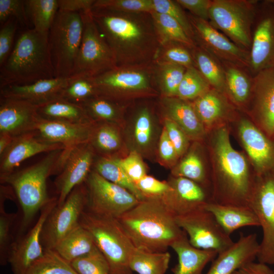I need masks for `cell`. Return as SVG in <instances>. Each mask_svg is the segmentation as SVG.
Returning <instances> with one entry per match:
<instances>
[{"instance_id":"2e32d148","label":"cell","mask_w":274,"mask_h":274,"mask_svg":"<svg viewBox=\"0 0 274 274\" xmlns=\"http://www.w3.org/2000/svg\"><path fill=\"white\" fill-rule=\"evenodd\" d=\"M95 153L89 142L80 144L67 152L63 151L57 164L58 175L54 181L57 206L64 202L77 186L85 182L92 170Z\"/></svg>"},{"instance_id":"9f6ffc18","label":"cell","mask_w":274,"mask_h":274,"mask_svg":"<svg viewBox=\"0 0 274 274\" xmlns=\"http://www.w3.org/2000/svg\"><path fill=\"white\" fill-rule=\"evenodd\" d=\"M18 20L11 18L2 25L0 30V66H2L12 51Z\"/></svg>"},{"instance_id":"4fadbf2b","label":"cell","mask_w":274,"mask_h":274,"mask_svg":"<svg viewBox=\"0 0 274 274\" xmlns=\"http://www.w3.org/2000/svg\"><path fill=\"white\" fill-rule=\"evenodd\" d=\"M249 206L262 229L257 258L258 262L274 265V174L256 176Z\"/></svg>"},{"instance_id":"ee69618b","label":"cell","mask_w":274,"mask_h":274,"mask_svg":"<svg viewBox=\"0 0 274 274\" xmlns=\"http://www.w3.org/2000/svg\"><path fill=\"white\" fill-rule=\"evenodd\" d=\"M75 77L62 92L61 98L81 106L98 96L97 89L92 77L74 76Z\"/></svg>"},{"instance_id":"ba28073f","label":"cell","mask_w":274,"mask_h":274,"mask_svg":"<svg viewBox=\"0 0 274 274\" xmlns=\"http://www.w3.org/2000/svg\"><path fill=\"white\" fill-rule=\"evenodd\" d=\"M83 32L81 13L58 10L48 33L55 77L72 76Z\"/></svg>"},{"instance_id":"94428289","label":"cell","mask_w":274,"mask_h":274,"mask_svg":"<svg viewBox=\"0 0 274 274\" xmlns=\"http://www.w3.org/2000/svg\"><path fill=\"white\" fill-rule=\"evenodd\" d=\"M159 154L160 158L166 162L174 161L178 157L164 128L162 131L159 139Z\"/></svg>"},{"instance_id":"f5cc1de1","label":"cell","mask_w":274,"mask_h":274,"mask_svg":"<svg viewBox=\"0 0 274 274\" xmlns=\"http://www.w3.org/2000/svg\"><path fill=\"white\" fill-rule=\"evenodd\" d=\"M27 17L24 1L0 0V22L1 25L11 18H15L18 21L26 24Z\"/></svg>"},{"instance_id":"b9f144b4","label":"cell","mask_w":274,"mask_h":274,"mask_svg":"<svg viewBox=\"0 0 274 274\" xmlns=\"http://www.w3.org/2000/svg\"><path fill=\"white\" fill-rule=\"evenodd\" d=\"M22 274H78L71 263L54 250H44L43 255Z\"/></svg>"},{"instance_id":"9c48e42d","label":"cell","mask_w":274,"mask_h":274,"mask_svg":"<svg viewBox=\"0 0 274 274\" xmlns=\"http://www.w3.org/2000/svg\"><path fill=\"white\" fill-rule=\"evenodd\" d=\"M259 3L251 0H213L209 21L234 44L250 52Z\"/></svg>"},{"instance_id":"7bdbcfd3","label":"cell","mask_w":274,"mask_h":274,"mask_svg":"<svg viewBox=\"0 0 274 274\" xmlns=\"http://www.w3.org/2000/svg\"><path fill=\"white\" fill-rule=\"evenodd\" d=\"M153 113L148 105L139 106L133 115V136L137 146L142 149L148 147L153 134Z\"/></svg>"},{"instance_id":"7a4b0ae2","label":"cell","mask_w":274,"mask_h":274,"mask_svg":"<svg viewBox=\"0 0 274 274\" xmlns=\"http://www.w3.org/2000/svg\"><path fill=\"white\" fill-rule=\"evenodd\" d=\"M118 219L135 248L144 251L165 252L185 233L161 198L146 197Z\"/></svg>"},{"instance_id":"cb8c5ba5","label":"cell","mask_w":274,"mask_h":274,"mask_svg":"<svg viewBox=\"0 0 274 274\" xmlns=\"http://www.w3.org/2000/svg\"><path fill=\"white\" fill-rule=\"evenodd\" d=\"M74 77H55L29 84L7 86L1 88V98L22 100L39 106L61 98L62 91Z\"/></svg>"},{"instance_id":"ab89813d","label":"cell","mask_w":274,"mask_h":274,"mask_svg":"<svg viewBox=\"0 0 274 274\" xmlns=\"http://www.w3.org/2000/svg\"><path fill=\"white\" fill-rule=\"evenodd\" d=\"M27 15L33 29L41 33H49L58 11V0L24 1Z\"/></svg>"},{"instance_id":"681fc988","label":"cell","mask_w":274,"mask_h":274,"mask_svg":"<svg viewBox=\"0 0 274 274\" xmlns=\"http://www.w3.org/2000/svg\"><path fill=\"white\" fill-rule=\"evenodd\" d=\"M175 177L192 180L199 184L207 183L206 171L200 157L194 152L189 153L174 172Z\"/></svg>"},{"instance_id":"e0dca14e","label":"cell","mask_w":274,"mask_h":274,"mask_svg":"<svg viewBox=\"0 0 274 274\" xmlns=\"http://www.w3.org/2000/svg\"><path fill=\"white\" fill-rule=\"evenodd\" d=\"M274 67V2L259 3L253 25L249 70L254 77Z\"/></svg>"},{"instance_id":"db71d44e","label":"cell","mask_w":274,"mask_h":274,"mask_svg":"<svg viewBox=\"0 0 274 274\" xmlns=\"http://www.w3.org/2000/svg\"><path fill=\"white\" fill-rule=\"evenodd\" d=\"M3 204L2 206L1 205L0 210V255L2 264L8 261L11 228L16 216L15 214L5 212Z\"/></svg>"},{"instance_id":"f6af8a7d","label":"cell","mask_w":274,"mask_h":274,"mask_svg":"<svg viewBox=\"0 0 274 274\" xmlns=\"http://www.w3.org/2000/svg\"><path fill=\"white\" fill-rule=\"evenodd\" d=\"M190 49L178 42H166L159 45L153 61L173 63L186 68L195 67Z\"/></svg>"},{"instance_id":"d6986e66","label":"cell","mask_w":274,"mask_h":274,"mask_svg":"<svg viewBox=\"0 0 274 274\" xmlns=\"http://www.w3.org/2000/svg\"><path fill=\"white\" fill-rule=\"evenodd\" d=\"M251 95L252 114L257 126L274 139V67L253 77Z\"/></svg>"},{"instance_id":"7dc6e473","label":"cell","mask_w":274,"mask_h":274,"mask_svg":"<svg viewBox=\"0 0 274 274\" xmlns=\"http://www.w3.org/2000/svg\"><path fill=\"white\" fill-rule=\"evenodd\" d=\"M70 263L78 274H111L107 260L97 247Z\"/></svg>"},{"instance_id":"680465c9","label":"cell","mask_w":274,"mask_h":274,"mask_svg":"<svg viewBox=\"0 0 274 274\" xmlns=\"http://www.w3.org/2000/svg\"><path fill=\"white\" fill-rule=\"evenodd\" d=\"M182 7L188 10L193 16L209 21V11L212 1L210 0H176Z\"/></svg>"},{"instance_id":"3957f363","label":"cell","mask_w":274,"mask_h":274,"mask_svg":"<svg viewBox=\"0 0 274 274\" xmlns=\"http://www.w3.org/2000/svg\"><path fill=\"white\" fill-rule=\"evenodd\" d=\"M212 149L216 165L212 177V201L249 206L256 176H251L245 156L231 145L226 127L215 131Z\"/></svg>"},{"instance_id":"6da1fadb","label":"cell","mask_w":274,"mask_h":274,"mask_svg":"<svg viewBox=\"0 0 274 274\" xmlns=\"http://www.w3.org/2000/svg\"><path fill=\"white\" fill-rule=\"evenodd\" d=\"M92 16L117 66L148 65L153 62L159 43L150 13L92 9Z\"/></svg>"},{"instance_id":"4316f807","label":"cell","mask_w":274,"mask_h":274,"mask_svg":"<svg viewBox=\"0 0 274 274\" xmlns=\"http://www.w3.org/2000/svg\"><path fill=\"white\" fill-rule=\"evenodd\" d=\"M159 104L165 116L175 122L188 138L198 139L203 136L204 126L192 102L178 97L161 96Z\"/></svg>"},{"instance_id":"ac0fdd59","label":"cell","mask_w":274,"mask_h":274,"mask_svg":"<svg viewBox=\"0 0 274 274\" xmlns=\"http://www.w3.org/2000/svg\"><path fill=\"white\" fill-rule=\"evenodd\" d=\"M57 204V198H52L41 209L40 215L33 226L22 238L10 247L8 262L14 274H22L44 253L41 235L44 224Z\"/></svg>"},{"instance_id":"f546056e","label":"cell","mask_w":274,"mask_h":274,"mask_svg":"<svg viewBox=\"0 0 274 274\" xmlns=\"http://www.w3.org/2000/svg\"><path fill=\"white\" fill-rule=\"evenodd\" d=\"M38 114L41 119L74 124H88L93 122L84 108L62 98L39 106Z\"/></svg>"},{"instance_id":"484cf974","label":"cell","mask_w":274,"mask_h":274,"mask_svg":"<svg viewBox=\"0 0 274 274\" xmlns=\"http://www.w3.org/2000/svg\"><path fill=\"white\" fill-rule=\"evenodd\" d=\"M259 246L256 233L246 235L241 233L236 242L217 255L206 274H232L254 261Z\"/></svg>"},{"instance_id":"f1b7e54d","label":"cell","mask_w":274,"mask_h":274,"mask_svg":"<svg viewBox=\"0 0 274 274\" xmlns=\"http://www.w3.org/2000/svg\"><path fill=\"white\" fill-rule=\"evenodd\" d=\"M170 247L178 257V264L172 269L174 274H202L204 267L218 255L214 251L193 247L189 243L186 233Z\"/></svg>"},{"instance_id":"91938a15","label":"cell","mask_w":274,"mask_h":274,"mask_svg":"<svg viewBox=\"0 0 274 274\" xmlns=\"http://www.w3.org/2000/svg\"><path fill=\"white\" fill-rule=\"evenodd\" d=\"M95 0H58L59 11L87 13L92 11Z\"/></svg>"},{"instance_id":"7c38bea8","label":"cell","mask_w":274,"mask_h":274,"mask_svg":"<svg viewBox=\"0 0 274 274\" xmlns=\"http://www.w3.org/2000/svg\"><path fill=\"white\" fill-rule=\"evenodd\" d=\"M87 201L84 183L77 186L61 206L54 208L46 219L41 232V241L44 250H54L80 224Z\"/></svg>"},{"instance_id":"c3c4849f","label":"cell","mask_w":274,"mask_h":274,"mask_svg":"<svg viewBox=\"0 0 274 274\" xmlns=\"http://www.w3.org/2000/svg\"><path fill=\"white\" fill-rule=\"evenodd\" d=\"M92 9L125 13H150L153 0H95Z\"/></svg>"},{"instance_id":"52a82bcc","label":"cell","mask_w":274,"mask_h":274,"mask_svg":"<svg viewBox=\"0 0 274 274\" xmlns=\"http://www.w3.org/2000/svg\"><path fill=\"white\" fill-rule=\"evenodd\" d=\"M93 78L98 96L121 104L124 100L159 93L153 80L152 63L117 66Z\"/></svg>"},{"instance_id":"603a6c76","label":"cell","mask_w":274,"mask_h":274,"mask_svg":"<svg viewBox=\"0 0 274 274\" xmlns=\"http://www.w3.org/2000/svg\"><path fill=\"white\" fill-rule=\"evenodd\" d=\"M38 107L22 100L1 98L0 133L14 137L33 131L40 118Z\"/></svg>"},{"instance_id":"5bb4252c","label":"cell","mask_w":274,"mask_h":274,"mask_svg":"<svg viewBox=\"0 0 274 274\" xmlns=\"http://www.w3.org/2000/svg\"><path fill=\"white\" fill-rule=\"evenodd\" d=\"M175 217L190 245L196 249L214 251L218 254L234 243L214 215L204 208Z\"/></svg>"},{"instance_id":"7402d4cb","label":"cell","mask_w":274,"mask_h":274,"mask_svg":"<svg viewBox=\"0 0 274 274\" xmlns=\"http://www.w3.org/2000/svg\"><path fill=\"white\" fill-rule=\"evenodd\" d=\"M169 184L172 190L162 199L175 216L204 208L212 201L203 187L192 180L176 177Z\"/></svg>"},{"instance_id":"60d3db41","label":"cell","mask_w":274,"mask_h":274,"mask_svg":"<svg viewBox=\"0 0 274 274\" xmlns=\"http://www.w3.org/2000/svg\"><path fill=\"white\" fill-rule=\"evenodd\" d=\"M94 122L117 123L122 118L124 106L106 97L97 96L81 105Z\"/></svg>"},{"instance_id":"d4e9b609","label":"cell","mask_w":274,"mask_h":274,"mask_svg":"<svg viewBox=\"0 0 274 274\" xmlns=\"http://www.w3.org/2000/svg\"><path fill=\"white\" fill-rule=\"evenodd\" d=\"M95 122L74 124L39 118L34 131L41 140L63 145L67 152L77 146L89 142Z\"/></svg>"},{"instance_id":"74e56055","label":"cell","mask_w":274,"mask_h":274,"mask_svg":"<svg viewBox=\"0 0 274 274\" xmlns=\"http://www.w3.org/2000/svg\"><path fill=\"white\" fill-rule=\"evenodd\" d=\"M116 123L95 122L89 143L102 157H110L119 149L121 138Z\"/></svg>"},{"instance_id":"44dd1931","label":"cell","mask_w":274,"mask_h":274,"mask_svg":"<svg viewBox=\"0 0 274 274\" xmlns=\"http://www.w3.org/2000/svg\"><path fill=\"white\" fill-rule=\"evenodd\" d=\"M65 150L60 144L45 142L31 131L14 136L8 148L0 155V177L9 175L26 159L36 154Z\"/></svg>"},{"instance_id":"ffe728a7","label":"cell","mask_w":274,"mask_h":274,"mask_svg":"<svg viewBox=\"0 0 274 274\" xmlns=\"http://www.w3.org/2000/svg\"><path fill=\"white\" fill-rule=\"evenodd\" d=\"M241 141L254 167L255 175L274 174V139L247 119L239 123Z\"/></svg>"},{"instance_id":"836d02e7","label":"cell","mask_w":274,"mask_h":274,"mask_svg":"<svg viewBox=\"0 0 274 274\" xmlns=\"http://www.w3.org/2000/svg\"><path fill=\"white\" fill-rule=\"evenodd\" d=\"M186 70V67L173 63L152 62L154 84L161 96L176 97Z\"/></svg>"},{"instance_id":"8fae6325","label":"cell","mask_w":274,"mask_h":274,"mask_svg":"<svg viewBox=\"0 0 274 274\" xmlns=\"http://www.w3.org/2000/svg\"><path fill=\"white\" fill-rule=\"evenodd\" d=\"M84 184L86 210L95 214L119 219L140 201L128 190L107 180L93 169Z\"/></svg>"},{"instance_id":"11a10c76","label":"cell","mask_w":274,"mask_h":274,"mask_svg":"<svg viewBox=\"0 0 274 274\" xmlns=\"http://www.w3.org/2000/svg\"><path fill=\"white\" fill-rule=\"evenodd\" d=\"M135 184L146 197L162 198L172 190L169 183L160 181L147 175Z\"/></svg>"},{"instance_id":"9a60e30c","label":"cell","mask_w":274,"mask_h":274,"mask_svg":"<svg viewBox=\"0 0 274 274\" xmlns=\"http://www.w3.org/2000/svg\"><path fill=\"white\" fill-rule=\"evenodd\" d=\"M187 14L193 31V41L196 46L221 63L249 69V51L234 44L209 21Z\"/></svg>"},{"instance_id":"f907efd6","label":"cell","mask_w":274,"mask_h":274,"mask_svg":"<svg viewBox=\"0 0 274 274\" xmlns=\"http://www.w3.org/2000/svg\"><path fill=\"white\" fill-rule=\"evenodd\" d=\"M153 9L154 11L167 14L176 20L193 41V31L188 14L176 1L153 0Z\"/></svg>"},{"instance_id":"d590c367","label":"cell","mask_w":274,"mask_h":274,"mask_svg":"<svg viewBox=\"0 0 274 274\" xmlns=\"http://www.w3.org/2000/svg\"><path fill=\"white\" fill-rule=\"evenodd\" d=\"M150 14L159 45L168 42H176L190 49L196 46L181 25L174 18L167 14L154 11Z\"/></svg>"},{"instance_id":"6125c7cd","label":"cell","mask_w":274,"mask_h":274,"mask_svg":"<svg viewBox=\"0 0 274 274\" xmlns=\"http://www.w3.org/2000/svg\"><path fill=\"white\" fill-rule=\"evenodd\" d=\"M232 274H274V271L266 264L252 261L237 269Z\"/></svg>"},{"instance_id":"be15d7a7","label":"cell","mask_w":274,"mask_h":274,"mask_svg":"<svg viewBox=\"0 0 274 274\" xmlns=\"http://www.w3.org/2000/svg\"><path fill=\"white\" fill-rule=\"evenodd\" d=\"M14 137L6 133H0V155L8 148Z\"/></svg>"},{"instance_id":"e575fe53","label":"cell","mask_w":274,"mask_h":274,"mask_svg":"<svg viewBox=\"0 0 274 274\" xmlns=\"http://www.w3.org/2000/svg\"><path fill=\"white\" fill-rule=\"evenodd\" d=\"M224 68L227 94L235 103L244 104L252 93V78L237 65L221 63Z\"/></svg>"},{"instance_id":"816d5d0a","label":"cell","mask_w":274,"mask_h":274,"mask_svg":"<svg viewBox=\"0 0 274 274\" xmlns=\"http://www.w3.org/2000/svg\"><path fill=\"white\" fill-rule=\"evenodd\" d=\"M112 157L121 167L130 179L136 183L146 175V169L140 155L132 151L125 158Z\"/></svg>"},{"instance_id":"d6a6232c","label":"cell","mask_w":274,"mask_h":274,"mask_svg":"<svg viewBox=\"0 0 274 274\" xmlns=\"http://www.w3.org/2000/svg\"><path fill=\"white\" fill-rule=\"evenodd\" d=\"M190 51L196 68L211 87L227 95L225 73L221 62L196 45Z\"/></svg>"},{"instance_id":"1f68e13d","label":"cell","mask_w":274,"mask_h":274,"mask_svg":"<svg viewBox=\"0 0 274 274\" xmlns=\"http://www.w3.org/2000/svg\"><path fill=\"white\" fill-rule=\"evenodd\" d=\"M96 248L90 232L79 224L57 244L54 250L63 259L71 263Z\"/></svg>"},{"instance_id":"8992f818","label":"cell","mask_w":274,"mask_h":274,"mask_svg":"<svg viewBox=\"0 0 274 274\" xmlns=\"http://www.w3.org/2000/svg\"><path fill=\"white\" fill-rule=\"evenodd\" d=\"M79 223L90 232L96 247L107 260L111 274H132L129 259L135 248L118 219L95 214L85 209Z\"/></svg>"},{"instance_id":"bcb514c9","label":"cell","mask_w":274,"mask_h":274,"mask_svg":"<svg viewBox=\"0 0 274 274\" xmlns=\"http://www.w3.org/2000/svg\"><path fill=\"white\" fill-rule=\"evenodd\" d=\"M212 88L195 67L187 68L178 89L176 97L194 100Z\"/></svg>"},{"instance_id":"f35d334b","label":"cell","mask_w":274,"mask_h":274,"mask_svg":"<svg viewBox=\"0 0 274 274\" xmlns=\"http://www.w3.org/2000/svg\"><path fill=\"white\" fill-rule=\"evenodd\" d=\"M93 169L107 180L128 190L139 200L146 198L136 184L112 157H100L95 160Z\"/></svg>"},{"instance_id":"30bf717a","label":"cell","mask_w":274,"mask_h":274,"mask_svg":"<svg viewBox=\"0 0 274 274\" xmlns=\"http://www.w3.org/2000/svg\"><path fill=\"white\" fill-rule=\"evenodd\" d=\"M81 14L83 36L72 76L94 78L117 66L110 47L93 19L92 11Z\"/></svg>"},{"instance_id":"e7e4bbea","label":"cell","mask_w":274,"mask_h":274,"mask_svg":"<svg viewBox=\"0 0 274 274\" xmlns=\"http://www.w3.org/2000/svg\"><path fill=\"white\" fill-rule=\"evenodd\" d=\"M273 2H274V0H273Z\"/></svg>"},{"instance_id":"8d00e7d4","label":"cell","mask_w":274,"mask_h":274,"mask_svg":"<svg viewBox=\"0 0 274 274\" xmlns=\"http://www.w3.org/2000/svg\"><path fill=\"white\" fill-rule=\"evenodd\" d=\"M170 259V254L167 251L151 252L135 248L129 257V266L138 274H165Z\"/></svg>"},{"instance_id":"83f0119b","label":"cell","mask_w":274,"mask_h":274,"mask_svg":"<svg viewBox=\"0 0 274 274\" xmlns=\"http://www.w3.org/2000/svg\"><path fill=\"white\" fill-rule=\"evenodd\" d=\"M204 208L214 215L229 235L241 227L260 226L256 214L249 206L223 204L211 201Z\"/></svg>"},{"instance_id":"6f0895ef","label":"cell","mask_w":274,"mask_h":274,"mask_svg":"<svg viewBox=\"0 0 274 274\" xmlns=\"http://www.w3.org/2000/svg\"><path fill=\"white\" fill-rule=\"evenodd\" d=\"M164 128L179 156L183 155L188 146V137L173 120L165 117Z\"/></svg>"},{"instance_id":"5b68a950","label":"cell","mask_w":274,"mask_h":274,"mask_svg":"<svg viewBox=\"0 0 274 274\" xmlns=\"http://www.w3.org/2000/svg\"><path fill=\"white\" fill-rule=\"evenodd\" d=\"M63 150L50 152L31 166L0 177L1 183L10 185L15 191L22 210L24 225H27L51 199L47 194V180L55 175Z\"/></svg>"},{"instance_id":"4dcf8cb0","label":"cell","mask_w":274,"mask_h":274,"mask_svg":"<svg viewBox=\"0 0 274 274\" xmlns=\"http://www.w3.org/2000/svg\"><path fill=\"white\" fill-rule=\"evenodd\" d=\"M223 94L211 88L193 100L194 111L203 126L210 127L223 118L230 109Z\"/></svg>"},{"instance_id":"277c9868","label":"cell","mask_w":274,"mask_h":274,"mask_svg":"<svg viewBox=\"0 0 274 274\" xmlns=\"http://www.w3.org/2000/svg\"><path fill=\"white\" fill-rule=\"evenodd\" d=\"M53 78L55 74L49 51L48 33H41L33 28L23 31L1 66V88Z\"/></svg>"}]
</instances>
